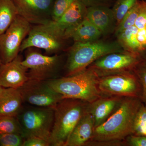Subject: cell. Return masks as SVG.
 Segmentation results:
<instances>
[{"label":"cell","instance_id":"5b68a950","mask_svg":"<svg viewBox=\"0 0 146 146\" xmlns=\"http://www.w3.org/2000/svg\"><path fill=\"white\" fill-rule=\"evenodd\" d=\"M17 117L22 127L24 139L39 137L50 143L54 120V109L36 107L23 109Z\"/></svg>","mask_w":146,"mask_h":146},{"label":"cell","instance_id":"d6a6232c","mask_svg":"<svg viewBox=\"0 0 146 146\" xmlns=\"http://www.w3.org/2000/svg\"><path fill=\"white\" fill-rule=\"evenodd\" d=\"M2 64L1 60V56H0V66H1V64Z\"/></svg>","mask_w":146,"mask_h":146},{"label":"cell","instance_id":"7c38bea8","mask_svg":"<svg viewBox=\"0 0 146 146\" xmlns=\"http://www.w3.org/2000/svg\"><path fill=\"white\" fill-rule=\"evenodd\" d=\"M136 55L124 51L106 55L94 61L88 68L99 77L133 71L139 63Z\"/></svg>","mask_w":146,"mask_h":146},{"label":"cell","instance_id":"277c9868","mask_svg":"<svg viewBox=\"0 0 146 146\" xmlns=\"http://www.w3.org/2000/svg\"><path fill=\"white\" fill-rule=\"evenodd\" d=\"M125 51L119 42L95 41L75 42L68 52L65 76L74 75L87 69L94 61L106 55Z\"/></svg>","mask_w":146,"mask_h":146},{"label":"cell","instance_id":"ba28073f","mask_svg":"<svg viewBox=\"0 0 146 146\" xmlns=\"http://www.w3.org/2000/svg\"><path fill=\"white\" fill-rule=\"evenodd\" d=\"M61 56H48L39 52L29 50L22 63L28 70L29 79L46 81L59 78L62 66Z\"/></svg>","mask_w":146,"mask_h":146},{"label":"cell","instance_id":"d4e9b609","mask_svg":"<svg viewBox=\"0 0 146 146\" xmlns=\"http://www.w3.org/2000/svg\"><path fill=\"white\" fill-rule=\"evenodd\" d=\"M139 10V1L125 14L120 23L117 25L116 31V34L119 33L125 29L129 27L134 23L136 18L138 16Z\"/></svg>","mask_w":146,"mask_h":146},{"label":"cell","instance_id":"603a6c76","mask_svg":"<svg viewBox=\"0 0 146 146\" xmlns=\"http://www.w3.org/2000/svg\"><path fill=\"white\" fill-rule=\"evenodd\" d=\"M138 0H117L112 11L117 25Z\"/></svg>","mask_w":146,"mask_h":146},{"label":"cell","instance_id":"83f0119b","mask_svg":"<svg viewBox=\"0 0 146 146\" xmlns=\"http://www.w3.org/2000/svg\"><path fill=\"white\" fill-rule=\"evenodd\" d=\"M133 72L138 77L142 85V102L146 106V63L139 62Z\"/></svg>","mask_w":146,"mask_h":146},{"label":"cell","instance_id":"9c48e42d","mask_svg":"<svg viewBox=\"0 0 146 146\" xmlns=\"http://www.w3.org/2000/svg\"><path fill=\"white\" fill-rule=\"evenodd\" d=\"M31 28V24L18 15L8 29L0 35V56L2 63H8L18 56L21 45Z\"/></svg>","mask_w":146,"mask_h":146},{"label":"cell","instance_id":"3957f363","mask_svg":"<svg viewBox=\"0 0 146 146\" xmlns=\"http://www.w3.org/2000/svg\"><path fill=\"white\" fill-rule=\"evenodd\" d=\"M89 103L82 100L64 98L54 108V120L50 146H65L72 131L88 113Z\"/></svg>","mask_w":146,"mask_h":146},{"label":"cell","instance_id":"6da1fadb","mask_svg":"<svg viewBox=\"0 0 146 146\" xmlns=\"http://www.w3.org/2000/svg\"><path fill=\"white\" fill-rule=\"evenodd\" d=\"M142 104V100L139 98H123L118 107L109 117L95 128L90 142L124 141L133 133L134 119Z\"/></svg>","mask_w":146,"mask_h":146},{"label":"cell","instance_id":"e0dca14e","mask_svg":"<svg viewBox=\"0 0 146 146\" xmlns=\"http://www.w3.org/2000/svg\"><path fill=\"white\" fill-rule=\"evenodd\" d=\"M85 18L94 24L102 34L107 33L115 21L112 10L104 5L87 7Z\"/></svg>","mask_w":146,"mask_h":146},{"label":"cell","instance_id":"8fae6325","mask_svg":"<svg viewBox=\"0 0 146 146\" xmlns=\"http://www.w3.org/2000/svg\"><path fill=\"white\" fill-rule=\"evenodd\" d=\"M139 10L134 23L116 34L123 49L136 54L146 48V1H139Z\"/></svg>","mask_w":146,"mask_h":146},{"label":"cell","instance_id":"7a4b0ae2","mask_svg":"<svg viewBox=\"0 0 146 146\" xmlns=\"http://www.w3.org/2000/svg\"><path fill=\"white\" fill-rule=\"evenodd\" d=\"M99 77L87 68L78 74L46 81L63 99L82 100L91 103L102 96L98 86Z\"/></svg>","mask_w":146,"mask_h":146},{"label":"cell","instance_id":"8992f818","mask_svg":"<svg viewBox=\"0 0 146 146\" xmlns=\"http://www.w3.org/2000/svg\"><path fill=\"white\" fill-rule=\"evenodd\" d=\"M65 39L64 33L52 21L46 24L36 25L31 27L21 45L20 52L35 47L44 50L48 54H57L63 49Z\"/></svg>","mask_w":146,"mask_h":146},{"label":"cell","instance_id":"2e32d148","mask_svg":"<svg viewBox=\"0 0 146 146\" xmlns=\"http://www.w3.org/2000/svg\"><path fill=\"white\" fill-rule=\"evenodd\" d=\"M95 126L93 116L87 113L79 121L65 146H84L91 141Z\"/></svg>","mask_w":146,"mask_h":146},{"label":"cell","instance_id":"44dd1931","mask_svg":"<svg viewBox=\"0 0 146 146\" xmlns=\"http://www.w3.org/2000/svg\"><path fill=\"white\" fill-rule=\"evenodd\" d=\"M18 15L12 0H0V35L8 29Z\"/></svg>","mask_w":146,"mask_h":146},{"label":"cell","instance_id":"ac0fdd59","mask_svg":"<svg viewBox=\"0 0 146 146\" xmlns=\"http://www.w3.org/2000/svg\"><path fill=\"white\" fill-rule=\"evenodd\" d=\"M102 34L94 24L85 18L75 26L64 33L65 39H72L75 42H88L97 41Z\"/></svg>","mask_w":146,"mask_h":146},{"label":"cell","instance_id":"30bf717a","mask_svg":"<svg viewBox=\"0 0 146 146\" xmlns=\"http://www.w3.org/2000/svg\"><path fill=\"white\" fill-rule=\"evenodd\" d=\"M18 89L24 102L36 107L54 109L63 99V96L53 89L46 81L29 79Z\"/></svg>","mask_w":146,"mask_h":146},{"label":"cell","instance_id":"4fadbf2b","mask_svg":"<svg viewBox=\"0 0 146 146\" xmlns=\"http://www.w3.org/2000/svg\"><path fill=\"white\" fill-rule=\"evenodd\" d=\"M18 14L31 24L42 25L50 23L54 0H12Z\"/></svg>","mask_w":146,"mask_h":146},{"label":"cell","instance_id":"9a60e30c","mask_svg":"<svg viewBox=\"0 0 146 146\" xmlns=\"http://www.w3.org/2000/svg\"><path fill=\"white\" fill-rule=\"evenodd\" d=\"M123 98L122 97L103 95L89 104L88 112L93 116L95 128L109 117L118 107Z\"/></svg>","mask_w":146,"mask_h":146},{"label":"cell","instance_id":"52a82bcc","mask_svg":"<svg viewBox=\"0 0 146 146\" xmlns=\"http://www.w3.org/2000/svg\"><path fill=\"white\" fill-rule=\"evenodd\" d=\"M98 86L104 96L142 98L141 82L132 72L99 77Z\"/></svg>","mask_w":146,"mask_h":146},{"label":"cell","instance_id":"4dcf8cb0","mask_svg":"<svg viewBox=\"0 0 146 146\" xmlns=\"http://www.w3.org/2000/svg\"><path fill=\"white\" fill-rule=\"evenodd\" d=\"M83 3L86 7L92 6L106 5L108 0H79Z\"/></svg>","mask_w":146,"mask_h":146},{"label":"cell","instance_id":"f546056e","mask_svg":"<svg viewBox=\"0 0 146 146\" xmlns=\"http://www.w3.org/2000/svg\"><path fill=\"white\" fill-rule=\"evenodd\" d=\"M48 141L37 137H30L24 139L23 146H49Z\"/></svg>","mask_w":146,"mask_h":146},{"label":"cell","instance_id":"d6986e66","mask_svg":"<svg viewBox=\"0 0 146 146\" xmlns=\"http://www.w3.org/2000/svg\"><path fill=\"white\" fill-rule=\"evenodd\" d=\"M87 7L79 0H75L58 20L53 21L60 30L66 31L75 26L85 18Z\"/></svg>","mask_w":146,"mask_h":146},{"label":"cell","instance_id":"cb8c5ba5","mask_svg":"<svg viewBox=\"0 0 146 146\" xmlns=\"http://www.w3.org/2000/svg\"><path fill=\"white\" fill-rule=\"evenodd\" d=\"M132 134L146 136V106L143 102L134 119Z\"/></svg>","mask_w":146,"mask_h":146},{"label":"cell","instance_id":"ffe728a7","mask_svg":"<svg viewBox=\"0 0 146 146\" xmlns=\"http://www.w3.org/2000/svg\"><path fill=\"white\" fill-rule=\"evenodd\" d=\"M23 102L18 89L5 88L0 100V116L18 117L23 110Z\"/></svg>","mask_w":146,"mask_h":146},{"label":"cell","instance_id":"1f68e13d","mask_svg":"<svg viewBox=\"0 0 146 146\" xmlns=\"http://www.w3.org/2000/svg\"><path fill=\"white\" fill-rule=\"evenodd\" d=\"M5 88H4L0 85V100L1 98L4 93L5 91Z\"/></svg>","mask_w":146,"mask_h":146},{"label":"cell","instance_id":"484cf974","mask_svg":"<svg viewBox=\"0 0 146 146\" xmlns=\"http://www.w3.org/2000/svg\"><path fill=\"white\" fill-rule=\"evenodd\" d=\"M75 0H54L52 11V20L56 21L65 13Z\"/></svg>","mask_w":146,"mask_h":146},{"label":"cell","instance_id":"f1b7e54d","mask_svg":"<svg viewBox=\"0 0 146 146\" xmlns=\"http://www.w3.org/2000/svg\"><path fill=\"white\" fill-rule=\"evenodd\" d=\"M125 146H146V136L131 134L125 139Z\"/></svg>","mask_w":146,"mask_h":146},{"label":"cell","instance_id":"5bb4252c","mask_svg":"<svg viewBox=\"0 0 146 146\" xmlns=\"http://www.w3.org/2000/svg\"><path fill=\"white\" fill-rule=\"evenodd\" d=\"M20 55L0 66V85L5 88H20L29 79L27 68L22 64Z\"/></svg>","mask_w":146,"mask_h":146},{"label":"cell","instance_id":"4316f807","mask_svg":"<svg viewBox=\"0 0 146 146\" xmlns=\"http://www.w3.org/2000/svg\"><path fill=\"white\" fill-rule=\"evenodd\" d=\"M24 139L23 135L19 133L0 134V146H23Z\"/></svg>","mask_w":146,"mask_h":146},{"label":"cell","instance_id":"7402d4cb","mask_svg":"<svg viewBox=\"0 0 146 146\" xmlns=\"http://www.w3.org/2000/svg\"><path fill=\"white\" fill-rule=\"evenodd\" d=\"M8 133L23 135V129L18 117L0 116V134Z\"/></svg>","mask_w":146,"mask_h":146}]
</instances>
